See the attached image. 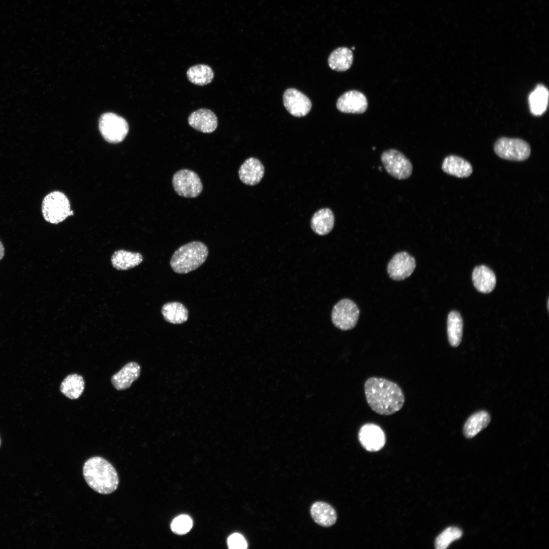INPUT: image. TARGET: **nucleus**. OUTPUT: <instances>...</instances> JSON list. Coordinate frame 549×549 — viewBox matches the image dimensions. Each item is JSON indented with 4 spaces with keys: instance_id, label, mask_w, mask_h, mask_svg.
<instances>
[{
    "instance_id": "nucleus-1",
    "label": "nucleus",
    "mask_w": 549,
    "mask_h": 549,
    "mask_svg": "<svg viewBox=\"0 0 549 549\" xmlns=\"http://www.w3.org/2000/svg\"><path fill=\"white\" fill-rule=\"evenodd\" d=\"M367 402L376 413L392 415L403 407L405 396L401 387L389 380L377 377L368 378L364 385Z\"/></svg>"
},
{
    "instance_id": "nucleus-2",
    "label": "nucleus",
    "mask_w": 549,
    "mask_h": 549,
    "mask_svg": "<svg viewBox=\"0 0 549 549\" xmlns=\"http://www.w3.org/2000/svg\"><path fill=\"white\" fill-rule=\"evenodd\" d=\"M83 475L88 486L101 494H110L118 485L116 470L109 462L100 456L92 457L85 462Z\"/></svg>"
},
{
    "instance_id": "nucleus-3",
    "label": "nucleus",
    "mask_w": 549,
    "mask_h": 549,
    "mask_svg": "<svg viewBox=\"0 0 549 549\" xmlns=\"http://www.w3.org/2000/svg\"><path fill=\"white\" fill-rule=\"evenodd\" d=\"M208 255V250L204 243L199 241L190 242L175 251L170 259V266L177 273H187L200 266Z\"/></svg>"
},
{
    "instance_id": "nucleus-4",
    "label": "nucleus",
    "mask_w": 549,
    "mask_h": 549,
    "mask_svg": "<svg viewBox=\"0 0 549 549\" xmlns=\"http://www.w3.org/2000/svg\"><path fill=\"white\" fill-rule=\"evenodd\" d=\"M41 209L45 220L53 224L62 222L73 215L69 199L59 191L51 192L45 196Z\"/></svg>"
},
{
    "instance_id": "nucleus-5",
    "label": "nucleus",
    "mask_w": 549,
    "mask_h": 549,
    "mask_svg": "<svg viewBox=\"0 0 549 549\" xmlns=\"http://www.w3.org/2000/svg\"><path fill=\"white\" fill-rule=\"evenodd\" d=\"M494 149L500 158L513 161H525L531 154L529 144L519 138H500L496 141Z\"/></svg>"
},
{
    "instance_id": "nucleus-6",
    "label": "nucleus",
    "mask_w": 549,
    "mask_h": 549,
    "mask_svg": "<svg viewBox=\"0 0 549 549\" xmlns=\"http://www.w3.org/2000/svg\"><path fill=\"white\" fill-rule=\"evenodd\" d=\"M99 127L104 139L111 143L121 142L129 131L127 121L122 117L111 112L105 113L101 116Z\"/></svg>"
},
{
    "instance_id": "nucleus-7",
    "label": "nucleus",
    "mask_w": 549,
    "mask_h": 549,
    "mask_svg": "<svg viewBox=\"0 0 549 549\" xmlns=\"http://www.w3.org/2000/svg\"><path fill=\"white\" fill-rule=\"evenodd\" d=\"M359 313L358 307L353 301L344 298L333 307L331 321L333 324L341 330H350L356 326Z\"/></svg>"
},
{
    "instance_id": "nucleus-8",
    "label": "nucleus",
    "mask_w": 549,
    "mask_h": 549,
    "mask_svg": "<svg viewBox=\"0 0 549 549\" xmlns=\"http://www.w3.org/2000/svg\"><path fill=\"white\" fill-rule=\"evenodd\" d=\"M175 192L185 198H195L202 192L203 185L198 175L194 171L183 169L177 171L172 178Z\"/></svg>"
},
{
    "instance_id": "nucleus-9",
    "label": "nucleus",
    "mask_w": 549,
    "mask_h": 549,
    "mask_svg": "<svg viewBox=\"0 0 549 549\" xmlns=\"http://www.w3.org/2000/svg\"><path fill=\"white\" fill-rule=\"evenodd\" d=\"M385 169L391 176L398 179L409 178L413 171L410 160L400 151L389 149L384 151L381 156Z\"/></svg>"
},
{
    "instance_id": "nucleus-10",
    "label": "nucleus",
    "mask_w": 549,
    "mask_h": 549,
    "mask_svg": "<svg viewBox=\"0 0 549 549\" xmlns=\"http://www.w3.org/2000/svg\"><path fill=\"white\" fill-rule=\"evenodd\" d=\"M415 267V258L408 252L402 251L394 254L390 259L387 271L391 279L401 281L411 276Z\"/></svg>"
},
{
    "instance_id": "nucleus-11",
    "label": "nucleus",
    "mask_w": 549,
    "mask_h": 549,
    "mask_svg": "<svg viewBox=\"0 0 549 549\" xmlns=\"http://www.w3.org/2000/svg\"><path fill=\"white\" fill-rule=\"evenodd\" d=\"M358 439L362 447L369 451L380 450L386 442L383 430L378 425L373 423H365L360 427Z\"/></svg>"
},
{
    "instance_id": "nucleus-12",
    "label": "nucleus",
    "mask_w": 549,
    "mask_h": 549,
    "mask_svg": "<svg viewBox=\"0 0 549 549\" xmlns=\"http://www.w3.org/2000/svg\"><path fill=\"white\" fill-rule=\"evenodd\" d=\"M283 103L287 111L296 117L306 115L310 111L312 103L305 95L295 88L287 89L283 95Z\"/></svg>"
},
{
    "instance_id": "nucleus-13",
    "label": "nucleus",
    "mask_w": 549,
    "mask_h": 549,
    "mask_svg": "<svg viewBox=\"0 0 549 549\" xmlns=\"http://www.w3.org/2000/svg\"><path fill=\"white\" fill-rule=\"evenodd\" d=\"M338 110L344 113H362L368 107V101L362 93L352 90L343 94L337 102Z\"/></svg>"
},
{
    "instance_id": "nucleus-14",
    "label": "nucleus",
    "mask_w": 549,
    "mask_h": 549,
    "mask_svg": "<svg viewBox=\"0 0 549 549\" xmlns=\"http://www.w3.org/2000/svg\"><path fill=\"white\" fill-rule=\"evenodd\" d=\"M189 125L204 133H211L218 126V119L215 113L208 109L201 108L192 112L188 119Z\"/></svg>"
},
{
    "instance_id": "nucleus-15",
    "label": "nucleus",
    "mask_w": 549,
    "mask_h": 549,
    "mask_svg": "<svg viewBox=\"0 0 549 549\" xmlns=\"http://www.w3.org/2000/svg\"><path fill=\"white\" fill-rule=\"evenodd\" d=\"M264 174V167L258 159L251 157L247 159L240 166L238 175L240 180L249 186L258 184Z\"/></svg>"
},
{
    "instance_id": "nucleus-16",
    "label": "nucleus",
    "mask_w": 549,
    "mask_h": 549,
    "mask_svg": "<svg viewBox=\"0 0 549 549\" xmlns=\"http://www.w3.org/2000/svg\"><path fill=\"white\" fill-rule=\"evenodd\" d=\"M140 371L141 368L138 363L136 362H129L112 376L111 383L118 390L128 389L138 378Z\"/></svg>"
},
{
    "instance_id": "nucleus-17",
    "label": "nucleus",
    "mask_w": 549,
    "mask_h": 549,
    "mask_svg": "<svg viewBox=\"0 0 549 549\" xmlns=\"http://www.w3.org/2000/svg\"><path fill=\"white\" fill-rule=\"evenodd\" d=\"M310 514L317 524L323 527L333 526L337 520L335 509L331 505L323 501H317L312 505Z\"/></svg>"
},
{
    "instance_id": "nucleus-18",
    "label": "nucleus",
    "mask_w": 549,
    "mask_h": 549,
    "mask_svg": "<svg viewBox=\"0 0 549 549\" xmlns=\"http://www.w3.org/2000/svg\"><path fill=\"white\" fill-rule=\"evenodd\" d=\"M472 278L475 288L480 292L489 293L495 287V274L485 265H481L475 267L472 272Z\"/></svg>"
},
{
    "instance_id": "nucleus-19",
    "label": "nucleus",
    "mask_w": 549,
    "mask_h": 549,
    "mask_svg": "<svg viewBox=\"0 0 549 549\" xmlns=\"http://www.w3.org/2000/svg\"><path fill=\"white\" fill-rule=\"evenodd\" d=\"M442 169L444 172L459 178L469 177L473 172L472 165L469 162L454 155L444 159Z\"/></svg>"
},
{
    "instance_id": "nucleus-20",
    "label": "nucleus",
    "mask_w": 549,
    "mask_h": 549,
    "mask_svg": "<svg viewBox=\"0 0 549 549\" xmlns=\"http://www.w3.org/2000/svg\"><path fill=\"white\" fill-rule=\"evenodd\" d=\"M334 223V215L328 208L318 210L313 215L311 220L312 229L319 235L328 234L333 229Z\"/></svg>"
},
{
    "instance_id": "nucleus-21",
    "label": "nucleus",
    "mask_w": 549,
    "mask_h": 549,
    "mask_svg": "<svg viewBox=\"0 0 549 549\" xmlns=\"http://www.w3.org/2000/svg\"><path fill=\"white\" fill-rule=\"evenodd\" d=\"M142 261L143 257L140 253L124 250L115 251L111 258L112 266L119 270L132 268L138 265Z\"/></svg>"
},
{
    "instance_id": "nucleus-22",
    "label": "nucleus",
    "mask_w": 549,
    "mask_h": 549,
    "mask_svg": "<svg viewBox=\"0 0 549 549\" xmlns=\"http://www.w3.org/2000/svg\"><path fill=\"white\" fill-rule=\"evenodd\" d=\"M529 104L531 113L535 116L544 113L548 102V90L543 84H538L529 95Z\"/></svg>"
},
{
    "instance_id": "nucleus-23",
    "label": "nucleus",
    "mask_w": 549,
    "mask_h": 549,
    "mask_svg": "<svg viewBox=\"0 0 549 549\" xmlns=\"http://www.w3.org/2000/svg\"><path fill=\"white\" fill-rule=\"evenodd\" d=\"M491 421V417L485 411H478L472 415L466 421L463 429L465 436L471 438L485 428Z\"/></svg>"
},
{
    "instance_id": "nucleus-24",
    "label": "nucleus",
    "mask_w": 549,
    "mask_h": 549,
    "mask_svg": "<svg viewBox=\"0 0 549 549\" xmlns=\"http://www.w3.org/2000/svg\"><path fill=\"white\" fill-rule=\"evenodd\" d=\"M84 389V381L83 377L77 374L67 376L62 381L60 386V392L71 400L78 399Z\"/></svg>"
},
{
    "instance_id": "nucleus-25",
    "label": "nucleus",
    "mask_w": 549,
    "mask_h": 549,
    "mask_svg": "<svg viewBox=\"0 0 549 549\" xmlns=\"http://www.w3.org/2000/svg\"><path fill=\"white\" fill-rule=\"evenodd\" d=\"M161 312L164 319L172 324H182L188 319L187 309L179 302H170L164 304Z\"/></svg>"
},
{
    "instance_id": "nucleus-26",
    "label": "nucleus",
    "mask_w": 549,
    "mask_h": 549,
    "mask_svg": "<svg viewBox=\"0 0 549 549\" xmlns=\"http://www.w3.org/2000/svg\"><path fill=\"white\" fill-rule=\"evenodd\" d=\"M353 55L351 49L347 47H340L334 50L328 59L329 66L337 71H345L351 66Z\"/></svg>"
},
{
    "instance_id": "nucleus-27",
    "label": "nucleus",
    "mask_w": 549,
    "mask_h": 549,
    "mask_svg": "<svg viewBox=\"0 0 549 549\" xmlns=\"http://www.w3.org/2000/svg\"><path fill=\"white\" fill-rule=\"evenodd\" d=\"M463 322L461 314L457 311L450 312L447 317V332L449 344L455 347L460 344L463 334Z\"/></svg>"
},
{
    "instance_id": "nucleus-28",
    "label": "nucleus",
    "mask_w": 549,
    "mask_h": 549,
    "mask_svg": "<svg viewBox=\"0 0 549 549\" xmlns=\"http://www.w3.org/2000/svg\"><path fill=\"white\" fill-rule=\"evenodd\" d=\"M188 80L192 83L199 86L207 85L212 81L214 73L211 68L206 65L193 66L187 71Z\"/></svg>"
},
{
    "instance_id": "nucleus-29",
    "label": "nucleus",
    "mask_w": 549,
    "mask_h": 549,
    "mask_svg": "<svg viewBox=\"0 0 549 549\" xmlns=\"http://www.w3.org/2000/svg\"><path fill=\"white\" fill-rule=\"evenodd\" d=\"M462 531L455 527H450L444 530L436 539L435 547L437 549H445L453 541L460 539Z\"/></svg>"
},
{
    "instance_id": "nucleus-30",
    "label": "nucleus",
    "mask_w": 549,
    "mask_h": 549,
    "mask_svg": "<svg viewBox=\"0 0 549 549\" xmlns=\"http://www.w3.org/2000/svg\"><path fill=\"white\" fill-rule=\"evenodd\" d=\"M193 521L191 518L185 514L180 515L175 517L171 523V528L172 531L177 534L182 535L188 533L192 528Z\"/></svg>"
},
{
    "instance_id": "nucleus-31",
    "label": "nucleus",
    "mask_w": 549,
    "mask_h": 549,
    "mask_svg": "<svg viewBox=\"0 0 549 549\" xmlns=\"http://www.w3.org/2000/svg\"><path fill=\"white\" fill-rule=\"evenodd\" d=\"M227 543L229 548L231 549H245L248 546L245 538L239 533H234L229 536Z\"/></svg>"
},
{
    "instance_id": "nucleus-32",
    "label": "nucleus",
    "mask_w": 549,
    "mask_h": 549,
    "mask_svg": "<svg viewBox=\"0 0 549 549\" xmlns=\"http://www.w3.org/2000/svg\"><path fill=\"white\" fill-rule=\"evenodd\" d=\"M5 254V249L3 243L0 240V260H1Z\"/></svg>"
},
{
    "instance_id": "nucleus-33",
    "label": "nucleus",
    "mask_w": 549,
    "mask_h": 549,
    "mask_svg": "<svg viewBox=\"0 0 549 549\" xmlns=\"http://www.w3.org/2000/svg\"><path fill=\"white\" fill-rule=\"evenodd\" d=\"M548 302H549V301H548V300H547V309H548Z\"/></svg>"
},
{
    "instance_id": "nucleus-34",
    "label": "nucleus",
    "mask_w": 549,
    "mask_h": 549,
    "mask_svg": "<svg viewBox=\"0 0 549 549\" xmlns=\"http://www.w3.org/2000/svg\"><path fill=\"white\" fill-rule=\"evenodd\" d=\"M352 49H353V50L355 49V47H352Z\"/></svg>"
},
{
    "instance_id": "nucleus-35",
    "label": "nucleus",
    "mask_w": 549,
    "mask_h": 549,
    "mask_svg": "<svg viewBox=\"0 0 549 549\" xmlns=\"http://www.w3.org/2000/svg\"><path fill=\"white\" fill-rule=\"evenodd\" d=\"M0 443H1V441H0Z\"/></svg>"
}]
</instances>
